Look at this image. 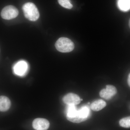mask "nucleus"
Instances as JSON below:
<instances>
[{"label": "nucleus", "mask_w": 130, "mask_h": 130, "mask_svg": "<svg viewBox=\"0 0 130 130\" xmlns=\"http://www.w3.org/2000/svg\"><path fill=\"white\" fill-rule=\"evenodd\" d=\"M129 26L130 28V19H129Z\"/></svg>", "instance_id": "15"}, {"label": "nucleus", "mask_w": 130, "mask_h": 130, "mask_svg": "<svg viewBox=\"0 0 130 130\" xmlns=\"http://www.w3.org/2000/svg\"><path fill=\"white\" fill-rule=\"evenodd\" d=\"M81 101H83V99H81Z\"/></svg>", "instance_id": "16"}, {"label": "nucleus", "mask_w": 130, "mask_h": 130, "mask_svg": "<svg viewBox=\"0 0 130 130\" xmlns=\"http://www.w3.org/2000/svg\"><path fill=\"white\" fill-rule=\"evenodd\" d=\"M90 116V109L88 106L82 107L77 109L75 105L68 106L67 118L73 123H79L86 121Z\"/></svg>", "instance_id": "1"}, {"label": "nucleus", "mask_w": 130, "mask_h": 130, "mask_svg": "<svg viewBox=\"0 0 130 130\" xmlns=\"http://www.w3.org/2000/svg\"><path fill=\"white\" fill-rule=\"evenodd\" d=\"M128 85H129V86L130 87V73H129V76H128Z\"/></svg>", "instance_id": "14"}, {"label": "nucleus", "mask_w": 130, "mask_h": 130, "mask_svg": "<svg viewBox=\"0 0 130 130\" xmlns=\"http://www.w3.org/2000/svg\"><path fill=\"white\" fill-rule=\"evenodd\" d=\"M63 102L68 105H78L81 102V98L78 95L73 93L67 94L63 97Z\"/></svg>", "instance_id": "8"}, {"label": "nucleus", "mask_w": 130, "mask_h": 130, "mask_svg": "<svg viewBox=\"0 0 130 130\" xmlns=\"http://www.w3.org/2000/svg\"><path fill=\"white\" fill-rule=\"evenodd\" d=\"M117 92V90L115 86L112 85H107L106 86V89L101 90L100 94L101 97L108 100L115 95Z\"/></svg>", "instance_id": "5"}, {"label": "nucleus", "mask_w": 130, "mask_h": 130, "mask_svg": "<svg viewBox=\"0 0 130 130\" xmlns=\"http://www.w3.org/2000/svg\"><path fill=\"white\" fill-rule=\"evenodd\" d=\"M19 11L16 8L12 5L7 6L1 12V16L3 19L7 20L12 19L18 15Z\"/></svg>", "instance_id": "4"}, {"label": "nucleus", "mask_w": 130, "mask_h": 130, "mask_svg": "<svg viewBox=\"0 0 130 130\" xmlns=\"http://www.w3.org/2000/svg\"><path fill=\"white\" fill-rule=\"evenodd\" d=\"M118 5L121 11H127L130 9V0H118Z\"/></svg>", "instance_id": "11"}, {"label": "nucleus", "mask_w": 130, "mask_h": 130, "mask_svg": "<svg viewBox=\"0 0 130 130\" xmlns=\"http://www.w3.org/2000/svg\"><path fill=\"white\" fill-rule=\"evenodd\" d=\"M106 106V103L102 100H96L92 103L91 105V108L95 111H98L101 110Z\"/></svg>", "instance_id": "10"}, {"label": "nucleus", "mask_w": 130, "mask_h": 130, "mask_svg": "<svg viewBox=\"0 0 130 130\" xmlns=\"http://www.w3.org/2000/svg\"><path fill=\"white\" fill-rule=\"evenodd\" d=\"M58 2L60 5L65 8L70 9L73 7L70 0H58Z\"/></svg>", "instance_id": "13"}, {"label": "nucleus", "mask_w": 130, "mask_h": 130, "mask_svg": "<svg viewBox=\"0 0 130 130\" xmlns=\"http://www.w3.org/2000/svg\"><path fill=\"white\" fill-rule=\"evenodd\" d=\"M22 9L24 16L30 21H37L40 17V13L37 7L32 3H25L23 6Z\"/></svg>", "instance_id": "2"}, {"label": "nucleus", "mask_w": 130, "mask_h": 130, "mask_svg": "<svg viewBox=\"0 0 130 130\" xmlns=\"http://www.w3.org/2000/svg\"><path fill=\"white\" fill-rule=\"evenodd\" d=\"M32 127L36 130H47L50 126V123L47 119L37 118L33 120Z\"/></svg>", "instance_id": "6"}, {"label": "nucleus", "mask_w": 130, "mask_h": 130, "mask_svg": "<svg viewBox=\"0 0 130 130\" xmlns=\"http://www.w3.org/2000/svg\"><path fill=\"white\" fill-rule=\"evenodd\" d=\"M55 47L58 51L61 53H69L73 50L74 45L70 39L63 37L60 38L56 41Z\"/></svg>", "instance_id": "3"}, {"label": "nucleus", "mask_w": 130, "mask_h": 130, "mask_svg": "<svg viewBox=\"0 0 130 130\" xmlns=\"http://www.w3.org/2000/svg\"><path fill=\"white\" fill-rule=\"evenodd\" d=\"M28 65L24 61H20L14 65L13 71L16 75L19 76H24L27 72Z\"/></svg>", "instance_id": "7"}, {"label": "nucleus", "mask_w": 130, "mask_h": 130, "mask_svg": "<svg viewBox=\"0 0 130 130\" xmlns=\"http://www.w3.org/2000/svg\"><path fill=\"white\" fill-rule=\"evenodd\" d=\"M11 101L8 98L4 96L0 97V110L2 112L7 111L10 108Z\"/></svg>", "instance_id": "9"}, {"label": "nucleus", "mask_w": 130, "mask_h": 130, "mask_svg": "<svg viewBox=\"0 0 130 130\" xmlns=\"http://www.w3.org/2000/svg\"><path fill=\"white\" fill-rule=\"evenodd\" d=\"M119 124L120 126L124 128H130V116L123 118L120 120Z\"/></svg>", "instance_id": "12"}]
</instances>
